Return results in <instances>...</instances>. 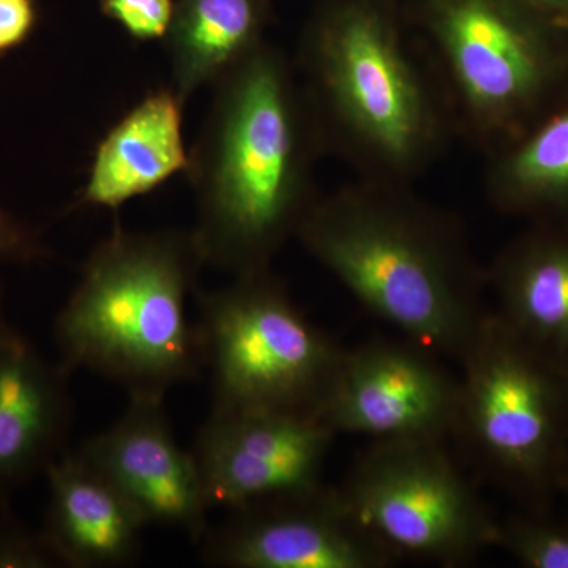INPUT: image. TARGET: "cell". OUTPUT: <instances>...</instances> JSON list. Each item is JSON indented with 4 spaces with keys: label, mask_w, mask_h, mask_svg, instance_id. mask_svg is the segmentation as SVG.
Masks as SVG:
<instances>
[{
    "label": "cell",
    "mask_w": 568,
    "mask_h": 568,
    "mask_svg": "<svg viewBox=\"0 0 568 568\" xmlns=\"http://www.w3.org/2000/svg\"><path fill=\"white\" fill-rule=\"evenodd\" d=\"M186 171L205 265L231 276L271 268L316 200L325 152L297 71L261 43L212 85Z\"/></svg>",
    "instance_id": "obj_1"
},
{
    "label": "cell",
    "mask_w": 568,
    "mask_h": 568,
    "mask_svg": "<svg viewBox=\"0 0 568 568\" xmlns=\"http://www.w3.org/2000/svg\"><path fill=\"white\" fill-rule=\"evenodd\" d=\"M295 239L355 301L406 338L462 364L488 310L457 220L407 190L364 181L317 194Z\"/></svg>",
    "instance_id": "obj_2"
},
{
    "label": "cell",
    "mask_w": 568,
    "mask_h": 568,
    "mask_svg": "<svg viewBox=\"0 0 568 568\" xmlns=\"http://www.w3.org/2000/svg\"><path fill=\"white\" fill-rule=\"evenodd\" d=\"M205 267L193 230L121 224L89 254L54 339L70 373L84 369L129 398L164 399L204 372L197 324L186 313Z\"/></svg>",
    "instance_id": "obj_3"
},
{
    "label": "cell",
    "mask_w": 568,
    "mask_h": 568,
    "mask_svg": "<svg viewBox=\"0 0 568 568\" xmlns=\"http://www.w3.org/2000/svg\"><path fill=\"white\" fill-rule=\"evenodd\" d=\"M297 67L325 151L388 182L407 183L432 163L443 142L439 104L377 3L342 0L321 11Z\"/></svg>",
    "instance_id": "obj_4"
},
{
    "label": "cell",
    "mask_w": 568,
    "mask_h": 568,
    "mask_svg": "<svg viewBox=\"0 0 568 568\" xmlns=\"http://www.w3.org/2000/svg\"><path fill=\"white\" fill-rule=\"evenodd\" d=\"M454 435L485 476L545 514L568 467V368L489 312L459 364Z\"/></svg>",
    "instance_id": "obj_5"
},
{
    "label": "cell",
    "mask_w": 568,
    "mask_h": 568,
    "mask_svg": "<svg viewBox=\"0 0 568 568\" xmlns=\"http://www.w3.org/2000/svg\"><path fill=\"white\" fill-rule=\"evenodd\" d=\"M194 298L211 410L315 416L345 347L304 315L272 268Z\"/></svg>",
    "instance_id": "obj_6"
},
{
    "label": "cell",
    "mask_w": 568,
    "mask_h": 568,
    "mask_svg": "<svg viewBox=\"0 0 568 568\" xmlns=\"http://www.w3.org/2000/svg\"><path fill=\"white\" fill-rule=\"evenodd\" d=\"M428 32L463 119L493 149L568 91V32L526 0H432Z\"/></svg>",
    "instance_id": "obj_7"
},
{
    "label": "cell",
    "mask_w": 568,
    "mask_h": 568,
    "mask_svg": "<svg viewBox=\"0 0 568 568\" xmlns=\"http://www.w3.org/2000/svg\"><path fill=\"white\" fill-rule=\"evenodd\" d=\"M338 488L396 560L457 567L496 547L499 523L440 440H377Z\"/></svg>",
    "instance_id": "obj_8"
},
{
    "label": "cell",
    "mask_w": 568,
    "mask_h": 568,
    "mask_svg": "<svg viewBox=\"0 0 568 568\" xmlns=\"http://www.w3.org/2000/svg\"><path fill=\"white\" fill-rule=\"evenodd\" d=\"M459 379L420 343L375 339L345 349L315 417L335 436L440 440L454 435Z\"/></svg>",
    "instance_id": "obj_9"
},
{
    "label": "cell",
    "mask_w": 568,
    "mask_h": 568,
    "mask_svg": "<svg viewBox=\"0 0 568 568\" xmlns=\"http://www.w3.org/2000/svg\"><path fill=\"white\" fill-rule=\"evenodd\" d=\"M207 528L201 559L224 568H386L396 558L358 521L339 488L317 485L233 508Z\"/></svg>",
    "instance_id": "obj_10"
},
{
    "label": "cell",
    "mask_w": 568,
    "mask_h": 568,
    "mask_svg": "<svg viewBox=\"0 0 568 568\" xmlns=\"http://www.w3.org/2000/svg\"><path fill=\"white\" fill-rule=\"evenodd\" d=\"M334 439L310 414L211 410L192 452L211 510H233L323 484Z\"/></svg>",
    "instance_id": "obj_11"
},
{
    "label": "cell",
    "mask_w": 568,
    "mask_h": 568,
    "mask_svg": "<svg viewBox=\"0 0 568 568\" xmlns=\"http://www.w3.org/2000/svg\"><path fill=\"white\" fill-rule=\"evenodd\" d=\"M163 402L129 398L119 420L77 452L129 500L145 526L182 530L197 544L209 528L211 507L193 452L179 444Z\"/></svg>",
    "instance_id": "obj_12"
},
{
    "label": "cell",
    "mask_w": 568,
    "mask_h": 568,
    "mask_svg": "<svg viewBox=\"0 0 568 568\" xmlns=\"http://www.w3.org/2000/svg\"><path fill=\"white\" fill-rule=\"evenodd\" d=\"M71 373L9 323L0 331V496L44 474L65 450Z\"/></svg>",
    "instance_id": "obj_13"
},
{
    "label": "cell",
    "mask_w": 568,
    "mask_h": 568,
    "mask_svg": "<svg viewBox=\"0 0 568 568\" xmlns=\"http://www.w3.org/2000/svg\"><path fill=\"white\" fill-rule=\"evenodd\" d=\"M185 104L171 85L148 92L133 104L97 144L78 204L118 212L186 174Z\"/></svg>",
    "instance_id": "obj_14"
},
{
    "label": "cell",
    "mask_w": 568,
    "mask_h": 568,
    "mask_svg": "<svg viewBox=\"0 0 568 568\" xmlns=\"http://www.w3.org/2000/svg\"><path fill=\"white\" fill-rule=\"evenodd\" d=\"M44 476L43 536L63 567H125L138 559L145 523L91 463L63 452Z\"/></svg>",
    "instance_id": "obj_15"
},
{
    "label": "cell",
    "mask_w": 568,
    "mask_h": 568,
    "mask_svg": "<svg viewBox=\"0 0 568 568\" xmlns=\"http://www.w3.org/2000/svg\"><path fill=\"white\" fill-rule=\"evenodd\" d=\"M487 286L500 321L568 368V223H532L497 254Z\"/></svg>",
    "instance_id": "obj_16"
},
{
    "label": "cell",
    "mask_w": 568,
    "mask_h": 568,
    "mask_svg": "<svg viewBox=\"0 0 568 568\" xmlns=\"http://www.w3.org/2000/svg\"><path fill=\"white\" fill-rule=\"evenodd\" d=\"M495 207L532 223H568V91L510 141L493 149Z\"/></svg>",
    "instance_id": "obj_17"
},
{
    "label": "cell",
    "mask_w": 568,
    "mask_h": 568,
    "mask_svg": "<svg viewBox=\"0 0 568 568\" xmlns=\"http://www.w3.org/2000/svg\"><path fill=\"white\" fill-rule=\"evenodd\" d=\"M265 0H179L164 39L171 88L183 102L264 43Z\"/></svg>",
    "instance_id": "obj_18"
},
{
    "label": "cell",
    "mask_w": 568,
    "mask_h": 568,
    "mask_svg": "<svg viewBox=\"0 0 568 568\" xmlns=\"http://www.w3.org/2000/svg\"><path fill=\"white\" fill-rule=\"evenodd\" d=\"M496 547L507 549L523 566L568 568V525L529 511L499 523Z\"/></svg>",
    "instance_id": "obj_19"
},
{
    "label": "cell",
    "mask_w": 568,
    "mask_h": 568,
    "mask_svg": "<svg viewBox=\"0 0 568 568\" xmlns=\"http://www.w3.org/2000/svg\"><path fill=\"white\" fill-rule=\"evenodd\" d=\"M100 11L121 26L123 32L140 43L166 39L173 24L174 0H100Z\"/></svg>",
    "instance_id": "obj_20"
},
{
    "label": "cell",
    "mask_w": 568,
    "mask_h": 568,
    "mask_svg": "<svg viewBox=\"0 0 568 568\" xmlns=\"http://www.w3.org/2000/svg\"><path fill=\"white\" fill-rule=\"evenodd\" d=\"M62 566L43 532L32 534L10 517H0V568Z\"/></svg>",
    "instance_id": "obj_21"
},
{
    "label": "cell",
    "mask_w": 568,
    "mask_h": 568,
    "mask_svg": "<svg viewBox=\"0 0 568 568\" xmlns=\"http://www.w3.org/2000/svg\"><path fill=\"white\" fill-rule=\"evenodd\" d=\"M48 256L39 231L0 205V264H32Z\"/></svg>",
    "instance_id": "obj_22"
},
{
    "label": "cell",
    "mask_w": 568,
    "mask_h": 568,
    "mask_svg": "<svg viewBox=\"0 0 568 568\" xmlns=\"http://www.w3.org/2000/svg\"><path fill=\"white\" fill-rule=\"evenodd\" d=\"M37 24L36 0H0V58L28 43Z\"/></svg>",
    "instance_id": "obj_23"
},
{
    "label": "cell",
    "mask_w": 568,
    "mask_h": 568,
    "mask_svg": "<svg viewBox=\"0 0 568 568\" xmlns=\"http://www.w3.org/2000/svg\"><path fill=\"white\" fill-rule=\"evenodd\" d=\"M530 6L544 11L552 20L568 13V0H526Z\"/></svg>",
    "instance_id": "obj_24"
},
{
    "label": "cell",
    "mask_w": 568,
    "mask_h": 568,
    "mask_svg": "<svg viewBox=\"0 0 568 568\" xmlns=\"http://www.w3.org/2000/svg\"><path fill=\"white\" fill-rule=\"evenodd\" d=\"M9 323V321L6 320V315H3V287L2 283H0V331H2L3 325Z\"/></svg>",
    "instance_id": "obj_25"
},
{
    "label": "cell",
    "mask_w": 568,
    "mask_h": 568,
    "mask_svg": "<svg viewBox=\"0 0 568 568\" xmlns=\"http://www.w3.org/2000/svg\"><path fill=\"white\" fill-rule=\"evenodd\" d=\"M555 22L568 32V13L564 14V17L556 18Z\"/></svg>",
    "instance_id": "obj_26"
},
{
    "label": "cell",
    "mask_w": 568,
    "mask_h": 568,
    "mask_svg": "<svg viewBox=\"0 0 568 568\" xmlns=\"http://www.w3.org/2000/svg\"><path fill=\"white\" fill-rule=\"evenodd\" d=\"M567 473H568V467H567Z\"/></svg>",
    "instance_id": "obj_27"
}]
</instances>
